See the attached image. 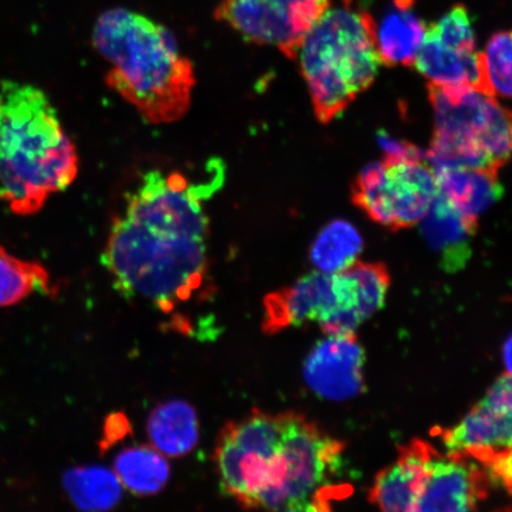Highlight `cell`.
Segmentation results:
<instances>
[{
    "instance_id": "22",
    "label": "cell",
    "mask_w": 512,
    "mask_h": 512,
    "mask_svg": "<svg viewBox=\"0 0 512 512\" xmlns=\"http://www.w3.org/2000/svg\"><path fill=\"white\" fill-rule=\"evenodd\" d=\"M49 290L46 268L38 262L19 259L0 246V307L21 303L32 293Z\"/></svg>"
},
{
    "instance_id": "25",
    "label": "cell",
    "mask_w": 512,
    "mask_h": 512,
    "mask_svg": "<svg viewBox=\"0 0 512 512\" xmlns=\"http://www.w3.org/2000/svg\"><path fill=\"white\" fill-rule=\"evenodd\" d=\"M377 139H379V144L386 158H424L418 147L411 143L403 142V140L396 139L386 132H380Z\"/></svg>"
},
{
    "instance_id": "19",
    "label": "cell",
    "mask_w": 512,
    "mask_h": 512,
    "mask_svg": "<svg viewBox=\"0 0 512 512\" xmlns=\"http://www.w3.org/2000/svg\"><path fill=\"white\" fill-rule=\"evenodd\" d=\"M62 485L81 512H108L123 497V485L114 471L102 466H76L64 473Z\"/></svg>"
},
{
    "instance_id": "23",
    "label": "cell",
    "mask_w": 512,
    "mask_h": 512,
    "mask_svg": "<svg viewBox=\"0 0 512 512\" xmlns=\"http://www.w3.org/2000/svg\"><path fill=\"white\" fill-rule=\"evenodd\" d=\"M482 54L484 94L512 99V29L490 37Z\"/></svg>"
},
{
    "instance_id": "14",
    "label": "cell",
    "mask_w": 512,
    "mask_h": 512,
    "mask_svg": "<svg viewBox=\"0 0 512 512\" xmlns=\"http://www.w3.org/2000/svg\"><path fill=\"white\" fill-rule=\"evenodd\" d=\"M413 67L431 85L473 88L484 93L482 54L477 49L450 46L428 30Z\"/></svg>"
},
{
    "instance_id": "20",
    "label": "cell",
    "mask_w": 512,
    "mask_h": 512,
    "mask_svg": "<svg viewBox=\"0 0 512 512\" xmlns=\"http://www.w3.org/2000/svg\"><path fill=\"white\" fill-rule=\"evenodd\" d=\"M114 472L121 485L137 496H152L168 484L171 471L168 460L153 446L125 447L114 459Z\"/></svg>"
},
{
    "instance_id": "9",
    "label": "cell",
    "mask_w": 512,
    "mask_h": 512,
    "mask_svg": "<svg viewBox=\"0 0 512 512\" xmlns=\"http://www.w3.org/2000/svg\"><path fill=\"white\" fill-rule=\"evenodd\" d=\"M284 508L310 501L341 465L343 445L297 412L284 413ZM283 508V509H284Z\"/></svg>"
},
{
    "instance_id": "10",
    "label": "cell",
    "mask_w": 512,
    "mask_h": 512,
    "mask_svg": "<svg viewBox=\"0 0 512 512\" xmlns=\"http://www.w3.org/2000/svg\"><path fill=\"white\" fill-rule=\"evenodd\" d=\"M450 453L480 460L512 450V376L492 384L456 426L440 434Z\"/></svg>"
},
{
    "instance_id": "15",
    "label": "cell",
    "mask_w": 512,
    "mask_h": 512,
    "mask_svg": "<svg viewBox=\"0 0 512 512\" xmlns=\"http://www.w3.org/2000/svg\"><path fill=\"white\" fill-rule=\"evenodd\" d=\"M426 30L427 24L416 11V0H390L376 27L381 63L390 68L413 67Z\"/></svg>"
},
{
    "instance_id": "26",
    "label": "cell",
    "mask_w": 512,
    "mask_h": 512,
    "mask_svg": "<svg viewBox=\"0 0 512 512\" xmlns=\"http://www.w3.org/2000/svg\"><path fill=\"white\" fill-rule=\"evenodd\" d=\"M319 494L310 499V501L290 505V507L275 512H332L328 501H326L323 495L319 496Z\"/></svg>"
},
{
    "instance_id": "17",
    "label": "cell",
    "mask_w": 512,
    "mask_h": 512,
    "mask_svg": "<svg viewBox=\"0 0 512 512\" xmlns=\"http://www.w3.org/2000/svg\"><path fill=\"white\" fill-rule=\"evenodd\" d=\"M433 170L439 194L473 221L478 222L479 215L502 197L498 172L462 166Z\"/></svg>"
},
{
    "instance_id": "3",
    "label": "cell",
    "mask_w": 512,
    "mask_h": 512,
    "mask_svg": "<svg viewBox=\"0 0 512 512\" xmlns=\"http://www.w3.org/2000/svg\"><path fill=\"white\" fill-rule=\"evenodd\" d=\"M93 46L111 64L107 86L152 124H171L188 113L194 67L172 32L124 8L107 10L94 25Z\"/></svg>"
},
{
    "instance_id": "16",
    "label": "cell",
    "mask_w": 512,
    "mask_h": 512,
    "mask_svg": "<svg viewBox=\"0 0 512 512\" xmlns=\"http://www.w3.org/2000/svg\"><path fill=\"white\" fill-rule=\"evenodd\" d=\"M422 233L435 252L441 256L446 271L454 272L470 258V240L478 222L469 219L440 194L422 219Z\"/></svg>"
},
{
    "instance_id": "13",
    "label": "cell",
    "mask_w": 512,
    "mask_h": 512,
    "mask_svg": "<svg viewBox=\"0 0 512 512\" xmlns=\"http://www.w3.org/2000/svg\"><path fill=\"white\" fill-rule=\"evenodd\" d=\"M434 453L432 446L420 440L401 447L396 462L376 477L370 490L371 502L381 512H413Z\"/></svg>"
},
{
    "instance_id": "2",
    "label": "cell",
    "mask_w": 512,
    "mask_h": 512,
    "mask_svg": "<svg viewBox=\"0 0 512 512\" xmlns=\"http://www.w3.org/2000/svg\"><path fill=\"white\" fill-rule=\"evenodd\" d=\"M79 172L76 147L42 89L0 83V200L18 216L35 215Z\"/></svg>"
},
{
    "instance_id": "7",
    "label": "cell",
    "mask_w": 512,
    "mask_h": 512,
    "mask_svg": "<svg viewBox=\"0 0 512 512\" xmlns=\"http://www.w3.org/2000/svg\"><path fill=\"white\" fill-rule=\"evenodd\" d=\"M438 195L437 177L424 158H384L366 166L351 187L355 206L390 230L421 222Z\"/></svg>"
},
{
    "instance_id": "18",
    "label": "cell",
    "mask_w": 512,
    "mask_h": 512,
    "mask_svg": "<svg viewBox=\"0 0 512 512\" xmlns=\"http://www.w3.org/2000/svg\"><path fill=\"white\" fill-rule=\"evenodd\" d=\"M146 428L152 446L168 457L187 456L200 440L195 408L183 400L159 403L151 412Z\"/></svg>"
},
{
    "instance_id": "12",
    "label": "cell",
    "mask_w": 512,
    "mask_h": 512,
    "mask_svg": "<svg viewBox=\"0 0 512 512\" xmlns=\"http://www.w3.org/2000/svg\"><path fill=\"white\" fill-rule=\"evenodd\" d=\"M485 492L484 473L469 457L435 451L413 512H475Z\"/></svg>"
},
{
    "instance_id": "11",
    "label": "cell",
    "mask_w": 512,
    "mask_h": 512,
    "mask_svg": "<svg viewBox=\"0 0 512 512\" xmlns=\"http://www.w3.org/2000/svg\"><path fill=\"white\" fill-rule=\"evenodd\" d=\"M326 336L306 357L307 387L325 400L354 399L364 389L366 352L355 335Z\"/></svg>"
},
{
    "instance_id": "21",
    "label": "cell",
    "mask_w": 512,
    "mask_h": 512,
    "mask_svg": "<svg viewBox=\"0 0 512 512\" xmlns=\"http://www.w3.org/2000/svg\"><path fill=\"white\" fill-rule=\"evenodd\" d=\"M363 238L354 224L335 220L320 230L310 249V260L318 272L334 274L347 270L362 253Z\"/></svg>"
},
{
    "instance_id": "5",
    "label": "cell",
    "mask_w": 512,
    "mask_h": 512,
    "mask_svg": "<svg viewBox=\"0 0 512 512\" xmlns=\"http://www.w3.org/2000/svg\"><path fill=\"white\" fill-rule=\"evenodd\" d=\"M390 286L387 267L355 262L347 270L312 272L291 286L268 294L262 328L277 334L291 326L318 323L326 335H354L381 310Z\"/></svg>"
},
{
    "instance_id": "1",
    "label": "cell",
    "mask_w": 512,
    "mask_h": 512,
    "mask_svg": "<svg viewBox=\"0 0 512 512\" xmlns=\"http://www.w3.org/2000/svg\"><path fill=\"white\" fill-rule=\"evenodd\" d=\"M222 182L217 162L197 182L179 171L146 172L113 220L102 253L121 296L171 313L203 290L209 283L206 202Z\"/></svg>"
},
{
    "instance_id": "6",
    "label": "cell",
    "mask_w": 512,
    "mask_h": 512,
    "mask_svg": "<svg viewBox=\"0 0 512 512\" xmlns=\"http://www.w3.org/2000/svg\"><path fill=\"white\" fill-rule=\"evenodd\" d=\"M434 133L426 158L444 166L498 172L512 157V110L473 88L427 83Z\"/></svg>"
},
{
    "instance_id": "27",
    "label": "cell",
    "mask_w": 512,
    "mask_h": 512,
    "mask_svg": "<svg viewBox=\"0 0 512 512\" xmlns=\"http://www.w3.org/2000/svg\"><path fill=\"white\" fill-rule=\"evenodd\" d=\"M503 360L507 374L512 376V335L504 343Z\"/></svg>"
},
{
    "instance_id": "8",
    "label": "cell",
    "mask_w": 512,
    "mask_h": 512,
    "mask_svg": "<svg viewBox=\"0 0 512 512\" xmlns=\"http://www.w3.org/2000/svg\"><path fill=\"white\" fill-rule=\"evenodd\" d=\"M331 0H217L215 17L248 42L296 60L304 38Z\"/></svg>"
},
{
    "instance_id": "4",
    "label": "cell",
    "mask_w": 512,
    "mask_h": 512,
    "mask_svg": "<svg viewBox=\"0 0 512 512\" xmlns=\"http://www.w3.org/2000/svg\"><path fill=\"white\" fill-rule=\"evenodd\" d=\"M322 124H329L373 85L381 60L376 23L352 0L328 9L313 25L296 60Z\"/></svg>"
},
{
    "instance_id": "24",
    "label": "cell",
    "mask_w": 512,
    "mask_h": 512,
    "mask_svg": "<svg viewBox=\"0 0 512 512\" xmlns=\"http://www.w3.org/2000/svg\"><path fill=\"white\" fill-rule=\"evenodd\" d=\"M486 467L491 477L512 494V450L492 454L479 462Z\"/></svg>"
}]
</instances>
